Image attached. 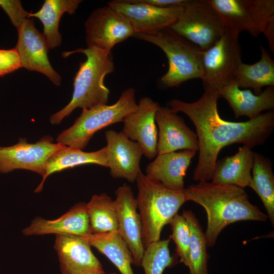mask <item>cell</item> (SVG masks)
I'll return each mask as SVG.
<instances>
[{"label": "cell", "mask_w": 274, "mask_h": 274, "mask_svg": "<svg viewBox=\"0 0 274 274\" xmlns=\"http://www.w3.org/2000/svg\"><path fill=\"white\" fill-rule=\"evenodd\" d=\"M136 198L144 248L160 240L164 226L169 224L186 201L184 191L169 189L147 177L142 171L136 179Z\"/></svg>", "instance_id": "277c9868"}, {"label": "cell", "mask_w": 274, "mask_h": 274, "mask_svg": "<svg viewBox=\"0 0 274 274\" xmlns=\"http://www.w3.org/2000/svg\"><path fill=\"white\" fill-rule=\"evenodd\" d=\"M20 67L19 57L15 48L9 50L0 49V77Z\"/></svg>", "instance_id": "d6a6232c"}, {"label": "cell", "mask_w": 274, "mask_h": 274, "mask_svg": "<svg viewBox=\"0 0 274 274\" xmlns=\"http://www.w3.org/2000/svg\"><path fill=\"white\" fill-rule=\"evenodd\" d=\"M195 154V151L184 150L157 154L155 159L147 165L145 175L169 189L183 190L184 179Z\"/></svg>", "instance_id": "ffe728a7"}, {"label": "cell", "mask_w": 274, "mask_h": 274, "mask_svg": "<svg viewBox=\"0 0 274 274\" xmlns=\"http://www.w3.org/2000/svg\"><path fill=\"white\" fill-rule=\"evenodd\" d=\"M239 34L226 28L221 38L202 51L204 90L218 91L234 82L236 72L242 62Z\"/></svg>", "instance_id": "ba28073f"}, {"label": "cell", "mask_w": 274, "mask_h": 274, "mask_svg": "<svg viewBox=\"0 0 274 274\" xmlns=\"http://www.w3.org/2000/svg\"><path fill=\"white\" fill-rule=\"evenodd\" d=\"M218 93L228 102L236 118L246 116L252 120L262 111L274 108V86H268L256 95L249 89H240L234 81L219 89Z\"/></svg>", "instance_id": "44dd1931"}, {"label": "cell", "mask_w": 274, "mask_h": 274, "mask_svg": "<svg viewBox=\"0 0 274 274\" xmlns=\"http://www.w3.org/2000/svg\"><path fill=\"white\" fill-rule=\"evenodd\" d=\"M170 238L150 244L145 249L141 266L145 274H162L164 269L173 263L168 245Z\"/></svg>", "instance_id": "f546056e"}, {"label": "cell", "mask_w": 274, "mask_h": 274, "mask_svg": "<svg viewBox=\"0 0 274 274\" xmlns=\"http://www.w3.org/2000/svg\"><path fill=\"white\" fill-rule=\"evenodd\" d=\"M267 39L269 48L274 53V15L268 20L262 32Z\"/></svg>", "instance_id": "e575fe53"}, {"label": "cell", "mask_w": 274, "mask_h": 274, "mask_svg": "<svg viewBox=\"0 0 274 274\" xmlns=\"http://www.w3.org/2000/svg\"><path fill=\"white\" fill-rule=\"evenodd\" d=\"M108 5L129 20L135 33L168 28L177 20L183 10V6L160 8L134 0L112 1Z\"/></svg>", "instance_id": "4fadbf2b"}, {"label": "cell", "mask_w": 274, "mask_h": 274, "mask_svg": "<svg viewBox=\"0 0 274 274\" xmlns=\"http://www.w3.org/2000/svg\"><path fill=\"white\" fill-rule=\"evenodd\" d=\"M88 47L111 52L114 46L133 37L129 20L108 5L94 10L85 22Z\"/></svg>", "instance_id": "8fae6325"}, {"label": "cell", "mask_w": 274, "mask_h": 274, "mask_svg": "<svg viewBox=\"0 0 274 274\" xmlns=\"http://www.w3.org/2000/svg\"><path fill=\"white\" fill-rule=\"evenodd\" d=\"M90 244L81 236L56 235L54 249L62 274H79L90 269L103 270Z\"/></svg>", "instance_id": "ac0fdd59"}, {"label": "cell", "mask_w": 274, "mask_h": 274, "mask_svg": "<svg viewBox=\"0 0 274 274\" xmlns=\"http://www.w3.org/2000/svg\"><path fill=\"white\" fill-rule=\"evenodd\" d=\"M17 29L18 37L15 49L21 67L42 73L53 84L59 86L61 78L51 65L45 38L36 28L33 20L26 19Z\"/></svg>", "instance_id": "7c38bea8"}, {"label": "cell", "mask_w": 274, "mask_h": 274, "mask_svg": "<svg viewBox=\"0 0 274 274\" xmlns=\"http://www.w3.org/2000/svg\"><path fill=\"white\" fill-rule=\"evenodd\" d=\"M252 176L250 186L258 194L266 210L267 217L274 224V176L270 160L254 152Z\"/></svg>", "instance_id": "4316f807"}, {"label": "cell", "mask_w": 274, "mask_h": 274, "mask_svg": "<svg viewBox=\"0 0 274 274\" xmlns=\"http://www.w3.org/2000/svg\"><path fill=\"white\" fill-rule=\"evenodd\" d=\"M250 146L243 145L234 155L217 161L212 182L235 185L243 188L249 187L253 167L254 152Z\"/></svg>", "instance_id": "7402d4cb"}, {"label": "cell", "mask_w": 274, "mask_h": 274, "mask_svg": "<svg viewBox=\"0 0 274 274\" xmlns=\"http://www.w3.org/2000/svg\"><path fill=\"white\" fill-rule=\"evenodd\" d=\"M218 91L206 89L201 97L192 102L174 99L170 109L187 115L196 128L198 141V162L193 178L197 182L212 179L218 155L224 147L242 143L252 148L263 144L274 129V113H261L252 120L234 122L222 119L218 114Z\"/></svg>", "instance_id": "6da1fadb"}, {"label": "cell", "mask_w": 274, "mask_h": 274, "mask_svg": "<svg viewBox=\"0 0 274 274\" xmlns=\"http://www.w3.org/2000/svg\"><path fill=\"white\" fill-rule=\"evenodd\" d=\"M105 272L103 270L97 269H90L84 271L79 274H104Z\"/></svg>", "instance_id": "d590c367"}, {"label": "cell", "mask_w": 274, "mask_h": 274, "mask_svg": "<svg viewBox=\"0 0 274 274\" xmlns=\"http://www.w3.org/2000/svg\"><path fill=\"white\" fill-rule=\"evenodd\" d=\"M169 28L204 51L221 38L227 27L208 0H187L177 20Z\"/></svg>", "instance_id": "52a82bcc"}, {"label": "cell", "mask_w": 274, "mask_h": 274, "mask_svg": "<svg viewBox=\"0 0 274 274\" xmlns=\"http://www.w3.org/2000/svg\"><path fill=\"white\" fill-rule=\"evenodd\" d=\"M105 136L108 167L110 169L111 175L114 178H123L130 183L134 182L141 171L140 162L144 154L142 147L122 131L108 130Z\"/></svg>", "instance_id": "9a60e30c"}, {"label": "cell", "mask_w": 274, "mask_h": 274, "mask_svg": "<svg viewBox=\"0 0 274 274\" xmlns=\"http://www.w3.org/2000/svg\"><path fill=\"white\" fill-rule=\"evenodd\" d=\"M187 201L201 206L207 215V245L213 247L221 231L239 221H266L268 217L250 202L244 189L235 185L198 182L184 189Z\"/></svg>", "instance_id": "7a4b0ae2"}, {"label": "cell", "mask_w": 274, "mask_h": 274, "mask_svg": "<svg viewBox=\"0 0 274 274\" xmlns=\"http://www.w3.org/2000/svg\"><path fill=\"white\" fill-rule=\"evenodd\" d=\"M114 200L118 220V231L127 244L132 255L133 264L141 266L145 248L142 241V228L137 211L136 198L130 187L126 184L115 191Z\"/></svg>", "instance_id": "5bb4252c"}, {"label": "cell", "mask_w": 274, "mask_h": 274, "mask_svg": "<svg viewBox=\"0 0 274 274\" xmlns=\"http://www.w3.org/2000/svg\"><path fill=\"white\" fill-rule=\"evenodd\" d=\"M155 122L159 129L157 154L180 149L198 150L196 133L170 108L160 106L156 112Z\"/></svg>", "instance_id": "e0dca14e"}, {"label": "cell", "mask_w": 274, "mask_h": 274, "mask_svg": "<svg viewBox=\"0 0 274 274\" xmlns=\"http://www.w3.org/2000/svg\"><path fill=\"white\" fill-rule=\"evenodd\" d=\"M261 59L252 64L243 62L235 74L234 82L238 87L251 88L256 95L260 94L264 86H274V60L261 45Z\"/></svg>", "instance_id": "484cf974"}, {"label": "cell", "mask_w": 274, "mask_h": 274, "mask_svg": "<svg viewBox=\"0 0 274 274\" xmlns=\"http://www.w3.org/2000/svg\"><path fill=\"white\" fill-rule=\"evenodd\" d=\"M75 53H82L86 60L81 62L74 79V91L70 102L63 108L50 116L53 125L59 124L77 108L89 109L107 104L110 90L105 86V78L114 71L115 66L111 52L96 48H79L64 52L66 57Z\"/></svg>", "instance_id": "3957f363"}, {"label": "cell", "mask_w": 274, "mask_h": 274, "mask_svg": "<svg viewBox=\"0 0 274 274\" xmlns=\"http://www.w3.org/2000/svg\"><path fill=\"white\" fill-rule=\"evenodd\" d=\"M91 233H104L118 230L114 200L106 193L94 194L86 203Z\"/></svg>", "instance_id": "83f0119b"}, {"label": "cell", "mask_w": 274, "mask_h": 274, "mask_svg": "<svg viewBox=\"0 0 274 274\" xmlns=\"http://www.w3.org/2000/svg\"><path fill=\"white\" fill-rule=\"evenodd\" d=\"M226 27L238 33L246 31L256 37L262 33L274 15L273 0H208Z\"/></svg>", "instance_id": "9c48e42d"}, {"label": "cell", "mask_w": 274, "mask_h": 274, "mask_svg": "<svg viewBox=\"0 0 274 274\" xmlns=\"http://www.w3.org/2000/svg\"><path fill=\"white\" fill-rule=\"evenodd\" d=\"M172 233L170 235L176 246L180 262L188 266L191 242L190 232L187 220L182 215L177 214L170 221Z\"/></svg>", "instance_id": "4dcf8cb0"}, {"label": "cell", "mask_w": 274, "mask_h": 274, "mask_svg": "<svg viewBox=\"0 0 274 274\" xmlns=\"http://www.w3.org/2000/svg\"><path fill=\"white\" fill-rule=\"evenodd\" d=\"M111 274H117V273H115V272H114V273H111Z\"/></svg>", "instance_id": "8d00e7d4"}, {"label": "cell", "mask_w": 274, "mask_h": 274, "mask_svg": "<svg viewBox=\"0 0 274 274\" xmlns=\"http://www.w3.org/2000/svg\"><path fill=\"white\" fill-rule=\"evenodd\" d=\"M0 6L9 17L12 24L18 28L29 18V13L26 11L18 0H0Z\"/></svg>", "instance_id": "1f68e13d"}, {"label": "cell", "mask_w": 274, "mask_h": 274, "mask_svg": "<svg viewBox=\"0 0 274 274\" xmlns=\"http://www.w3.org/2000/svg\"><path fill=\"white\" fill-rule=\"evenodd\" d=\"M22 233L26 236L52 233L84 236L91 233L86 203L76 204L60 218L53 220L37 217L22 230Z\"/></svg>", "instance_id": "d6986e66"}, {"label": "cell", "mask_w": 274, "mask_h": 274, "mask_svg": "<svg viewBox=\"0 0 274 274\" xmlns=\"http://www.w3.org/2000/svg\"><path fill=\"white\" fill-rule=\"evenodd\" d=\"M88 163L108 167L106 147L90 152L69 147H65L57 151L48 159L45 174L35 192H40L42 190L45 180L53 173Z\"/></svg>", "instance_id": "603a6c76"}, {"label": "cell", "mask_w": 274, "mask_h": 274, "mask_svg": "<svg viewBox=\"0 0 274 274\" xmlns=\"http://www.w3.org/2000/svg\"><path fill=\"white\" fill-rule=\"evenodd\" d=\"M81 0H46L41 9L35 13H29V18L39 19L44 26L43 35L49 49L60 46L62 38L59 31V23L65 13L71 15L77 10Z\"/></svg>", "instance_id": "d4e9b609"}, {"label": "cell", "mask_w": 274, "mask_h": 274, "mask_svg": "<svg viewBox=\"0 0 274 274\" xmlns=\"http://www.w3.org/2000/svg\"><path fill=\"white\" fill-rule=\"evenodd\" d=\"M65 147L59 143H53V138L50 136H44L33 144L21 138L15 145L0 147V173L26 169L35 172L43 178L48 159Z\"/></svg>", "instance_id": "30bf717a"}, {"label": "cell", "mask_w": 274, "mask_h": 274, "mask_svg": "<svg viewBox=\"0 0 274 274\" xmlns=\"http://www.w3.org/2000/svg\"><path fill=\"white\" fill-rule=\"evenodd\" d=\"M135 1L157 7L168 8L184 6L187 0H135Z\"/></svg>", "instance_id": "836d02e7"}, {"label": "cell", "mask_w": 274, "mask_h": 274, "mask_svg": "<svg viewBox=\"0 0 274 274\" xmlns=\"http://www.w3.org/2000/svg\"><path fill=\"white\" fill-rule=\"evenodd\" d=\"M137 106L135 90L132 87L128 88L113 105H101L83 109L74 123L58 135L57 143L82 150L95 132L109 125L123 121L126 116L136 110Z\"/></svg>", "instance_id": "8992f818"}, {"label": "cell", "mask_w": 274, "mask_h": 274, "mask_svg": "<svg viewBox=\"0 0 274 274\" xmlns=\"http://www.w3.org/2000/svg\"><path fill=\"white\" fill-rule=\"evenodd\" d=\"M81 236L105 255L121 274H134L131 268L133 260L131 252L118 230Z\"/></svg>", "instance_id": "cb8c5ba5"}, {"label": "cell", "mask_w": 274, "mask_h": 274, "mask_svg": "<svg viewBox=\"0 0 274 274\" xmlns=\"http://www.w3.org/2000/svg\"><path fill=\"white\" fill-rule=\"evenodd\" d=\"M159 104L151 98L144 97L138 104L136 110L124 120L122 132L142 147L144 155L151 159L157 155L158 132L155 114Z\"/></svg>", "instance_id": "2e32d148"}, {"label": "cell", "mask_w": 274, "mask_h": 274, "mask_svg": "<svg viewBox=\"0 0 274 274\" xmlns=\"http://www.w3.org/2000/svg\"><path fill=\"white\" fill-rule=\"evenodd\" d=\"M182 215L187 220L190 232L191 242L188 265L189 274H209L208 254L204 233L191 211L184 210Z\"/></svg>", "instance_id": "f1b7e54d"}, {"label": "cell", "mask_w": 274, "mask_h": 274, "mask_svg": "<svg viewBox=\"0 0 274 274\" xmlns=\"http://www.w3.org/2000/svg\"><path fill=\"white\" fill-rule=\"evenodd\" d=\"M133 37L154 44L165 53L168 68L159 79L163 86L177 87L189 80L202 78V51L169 27L134 33Z\"/></svg>", "instance_id": "5b68a950"}]
</instances>
